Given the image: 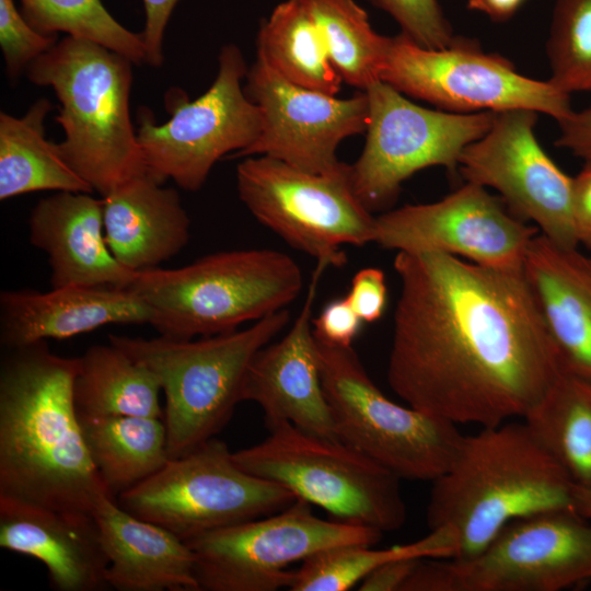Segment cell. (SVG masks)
<instances>
[{
  "instance_id": "1",
  "label": "cell",
  "mask_w": 591,
  "mask_h": 591,
  "mask_svg": "<svg viewBox=\"0 0 591 591\" xmlns=\"http://www.w3.org/2000/svg\"><path fill=\"white\" fill-rule=\"evenodd\" d=\"M387 366L408 406L454 425L523 418L564 372L522 268L396 252Z\"/></svg>"
},
{
  "instance_id": "2",
  "label": "cell",
  "mask_w": 591,
  "mask_h": 591,
  "mask_svg": "<svg viewBox=\"0 0 591 591\" xmlns=\"http://www.w3.org/2000/svg\"><path fill=\"white\" fill-rule=\"evenodd\" d=\"M78 357L47 341L7 349L0 367V496L93 513L105 497L73 401ZM114 498V497H113Z\"/></svg>"
},
{
  "instance_id": "3",
  "label": "cell",
  "mask_w": 591,
  "mask_h": 591,
  "mask_svg": "<svg viewBox=\"0 0 591 591\" xmlns=\"http://www.w3.org/2000/svg\"><path fill=\"white\" fill-rule=\"evenodd\" d=\"M431 483L427 524L455 532L452 558L474 556L513 520L572 509L573 482L524 421L464 436L448 470Z\"/></svg>"
},
{
  "instance_id": "4",
  "label": "cell",
  "mask_w": 591,
  "mask_h": 591,
  "mask_svg": "<svg viewBox=\"0 0 591 591\" xmlns=\"http://www.w3.org/2000/svg\"><path fill=\"white\" fill-rule=\"evenodd\" d=\"M134 62L94 42L67 35L26 68L28 80L50 86L60 102L56 143L67 164L106 196L148 174L129 108Z\"/></svg>"
},
{
  "instance_id": "5",
  "label": "cell",
  "mask_w": 591,
  "mask_h": 591,
  "mask_svg": "<svg viewBox=\"0 0 591 591\" xmlns=\"http://www.w3.org/2000/svg\"><path fill=\"white\" fill-rule=\"evenodd\" d=\"M303 288L288 254L269 248L208 254L178 268L138 271L131 286L160 336L194 339L239 329L286 309Z\"/></svg>"
},
{
  "instance_id": "6",
  "label": "cell",
  "mask_w": 591,
  "mask_h": 591,
  "mask_svg": "<svg viewBox=\"0 0 591 591\" xmlns=\"http://www.w3.org/2000/svg\"><path fill=\"white\" fill-rule=\"evenodd\" d=\"M289 322L283 309L244 329L194 339L108 335L109 343L148 367L160 382L170 459L192 452L221 431L242 402L252 359Z\"/></svg>"
},
{
  "instance_id": "7",
  "label": "cell",
  "mask_w": 591,
  "mask_h": 591,
  "mask_svg": "<svg viewBox=\"0 0 591 591\" xmlns=\"http://www.w3.org/2000/svg\"><path fill=\"white\" fill-rule=\"evenodd\" d=\"M259 443L232 453L248 474L276 483L338 521L382 533L403 526L401 478L352 445L288 421L266 425Z\"/></svg>"
},
{
  "instance_id": "8",
  "label": "cell",
  "mask_w": 591,
  "mask_h": 591,
  "mask_svg": "<svg viewBox=\"0 0 591 591\" xmlns=\"http://www.w3.org/2000/svg\"><path fill=\"white\" fill-rule=\"evenodd\" d=\"M591 582V520L557 509L508 523L468 558H425L404 591H561Z\"/></svg>"
},
{
  "instance_id": "9",
  "label": "cell",
  "mask_w": 591,
  "mask_h": 591,
  "mask_svg": "<svg viewBox=\"0 0 591 591\" xmlns=\"http://www.w3.org/2000/svg\"><path fill=\"white\" fill-rule=\"evenodd\" d=\"M218 62L215 81L199 97L189 100L179 88L165 93V123L158 125L148 108L139 111L138 142L148 174L160 184L171 178L197 192L222 157L239 158L260 134L262 112L242 84L248 69L241 49L223 46Z\"/></svg>"
},
{
  "instance_id": "10",
  "label": "cell",
  "mask_w": 591,
  "mask_h": 591,
  "mask_svg": "<svg viewBox=\"0 0 591 591\" xmlns=\"http://www.w3.org/2000/svg\"><path fill=\"white\" fill-rule=\"evenodd\" d=\"M316 340L337 438L401 479L433 482L442 475L464 437L456 425L394 403L371 380L351 346Z\"/></svg>"
},
{
  "instance_id": "11",
  "label": "cell",
  "mask_w": 591,
  "mask_h": 591,
  "mask_svg": "<svg viewBox=\"0 0 591 591\" xmlns=\"http://www.w3.org/2000/svg\"><path fill=\"white\" fill-rule=\"evenodd\" d=\"M240 200L291 247L328 267H341L344 245L374 243L375 217L357 197L351 164L311 173L267 155L236 166Z\"/></svg>"
},
{
  "instance_id": "12",
  "label": "cell",
  "mask_w": 591,
  "mask_h": 591,
  "mask_svg": "<svg viewBox=\"0 0 591 591\" xmlns=\"http://www.w3.org/2000/svg\"><path fill=\"white\" fill-rule=\"evenodd\" d=\"M296 499L287 488L240 468L228 445L212 438L183 456L170 459L116 501L132 515L186 541L275 513Z\"/></svg>"
},
{
  "instance_id": "13",
  "label": "cell",
  "mask_w": 591,
  "mask_h": 591,
  "mask_svg": "<svg viewBox=\"0 0 591 591\" xmlns=\"http://www.w3.org/2000/svg\"><path fill=\"white\" fill-rule=\"evenodd\" d=\"M311 506L297 498L275 513L186 540L200 590L289 589L291 564L332 547L373 546L381 538L382 532L373 528L317 518Z\"/></svg>"
},
{
  "instance_id": "14",
  "label": "cell",
  "mask_w": 591,
  "mask_h": 591,
  "mask_svg": "<svg viewBox=\"0 0 591 591\" xmlns=\"http://www.w3.org/2000/svg\"><path fill=\"white\" fill-rule=\"evenodd\" d=\"M380 80L451 113L528 108L558 123L573 111L570 94L549 80L525 77L508 59L457 36L444 48L422 47L402 32L390 37Z\"/></svg>"
},
{
  "instance_id": "15",
  "label": "cell",
  "mask_w": 591,
  "mask_h": 591,
  "mask_svg": "<svg viewBox=\"0 0 591 591\" xmlns=\"http://www.w3.org/2000/svg\"><path fill=\"white\" fill-rule=\"evenodd\" d=\"M369 120L351 164L357 197L371 212L393 204L402 184L429 166L459 167L464 149L490 128L496 112L459 114L412 102L383 81L364 90Z\"/></svg>"
},
{
  "instance_id": "16",
  "label": "cell",
  "mask_w": 591,
  "mask_h": 591,
  "mask_svg": "<svg viewBox=\"0 0 591 591\" xmlns=\"http://www.w3.org/2000/svg\"><path fill=\"white\" fill-rule=\"evenodd\" d=\"M537 112H496L488 131L459 160L466 182L496 189L519 216L553 242L578 247L571 216L572 178L541 147Z\"/></svg>"
},
{
  "instance_id": "17",
  "label": "cell",
  "mask_w": 591,
  "mask_h": 591,
  "mask_svg": "<svg viewBox=\"0 0 591 591\" xmlns=\"http://www.w3.org/2000/svg\"><path fill=\"white\" fill-rule=\"evenodd\" d=\"M538 233L514 218L486 187L465 182L429 204L405 205L375 217L374 243L396 252H439L496 268H522Z\"/></svg>"
},
{
  "instance_id": "18",
  "label": "cell",
  "mask_w": 591,
  "mask_h": 591,
  "mask_svg": "<svg viewBox=\"0 0 591 591\" xmlns=\"http://www.w3.org/2000/svg\"><path fill=\"white\" fill-rule=\"evenodd\" d=\"M244 92L262 112V130L240 157L267 155L311 173H328L343 162L339 143L364 134L369 100L309 90L289 82L258 55L247 70ZM239 157V158H240Z\"/></svg>"
},
{
  "instance_id": "19",
  "label": "cell",
  "mask_w": 591,
  "mask_h": 591,
  "mask_svg": "<svg viewBox=\"0 0 591 591\" xmlns=\"http://www.w3.org/2000/svg\"><path fill=\"white\" fill-rule=\"evenodd\" d=\"M327 268L325 263H316L304 303L291 327L252 359L242 387V402L259 405L266 425L288 421L308 432L338 439L322 384L312 327L317 286Z\"/></svg>"
},
{
  "instance_id": "20",
  "label": "cell",
  "mask_w": 591,
  "mask_h": 591,
  "mask_svg": "<svg viewBox=\"0 0 591 591\" xmlns=\"http://www.w3.org/2000/svg\"><path fill=\"white\" fill-rule=\"evenodd\" d=\"M0 546L43 563L57 591L107 587L109 560L93 513L0 496Z\"/></svg>"
},
{
  "instance_id": "21",
  "label": "cell",
  "mask_w": 591,
  "mask_h": 591,
  "mask_svg": "<svg viewBox=\"0 0 591 591\" xmlns=\"http://www.w3.org/2000/svg\"><path fill=\"white\" fill-rule=\"evenodd\" d=\"M151 318L150 306L129 288L67 286L0 293V341L5 349L67 339L109 324H150Z\"/></svg>"
},
{
  "instance_id": "22",
  "label": "cell",
  "mask_w": 591,
  "mask_h": 591,
  "mask_svg": "<svg viewBox=\"0 0 591 591\" xmlns=\"http://www.w3.org/2000/svg\"><path fill=\"white\" fill-rule=\"evenodd\" d=\"M28 239L47 255L51 288H129L136 278L109 251L102 199L90 193L57 192L39 200L30 216Z\"/></svg>"
},
{
  "instance_id": "23",
  "label": "cell",
  "mask_w": 591,
  "mask_h": 591,
  "mask_svg": "<svg viewBox=\"0 0 591 591\" xmlns=\"http://www.w3.org/2000/svg\"><path fill=\"white\" fill-rule=\"evenodd\" d=\"M523 273L564 372L591 380V257L537 233L526 251Z\"/></svg>"
},
{
  "instance_id": "24",
  "label": "cell",
  "mask_w": 591,
  "mask_h": 591,
  "mask_svg": "<svg viewBox=\"0 0 591 591\" xmlns=\"http://www.w3.org/2000/svg\"><path fill=\"white\" fill-rule=\"evenodd\" d=\"M109 564L105 580L118 591H200L195 557L170 530L132 515L113 497L94 509Z\"/></svg>"
},
{
  "instance_id": "25",
  "label": "cell",
  "mask_w": 591,
  "mask_h": 591,
  "mask_svg": "<svg viewBox=\"0 0 591 591\" xmlns=\"http://www.w3.org/2000/svg\"><path fill=\"white\" fill-rule=\"evenodd\" d=\"M104 235L114 257L138 273L177 255L190 237V219L176 189L149 174L102 197Z\"/></svg>"
},
{
  "instance_id": "26",
  "label": "cell",
  "mask_w": 591,
  "mask_h": 591,
  "mask_svg": "<svg viewBox=\"0 0 591 591\" xmlns=\"http://www.w3.org/2000/svg\"><path fill=\"white\" fill-rule=\"evenodd\" d=\"M53 104L38 99L23 115L0 113V199L42 190L93 193L45 138Z\"/></svg>"
},
{
  "instance_id": "27",
  "label": "cell",
  "mask_w": 591,
  "mask_h": 591,
  "mask_svg": "<svg viewBox=\"0 0 591 591\" xmlns=\"http://www.w3.org/2000/svg\"><path fill=\"white\" fill-rule=\"evenodd\" d=\"M79 420L90 457L115 499L170 460L162 418L79 415Z\"/></svg>"
},
{
  "instance_id": "28",
  "label": "cell",
  "mask_w": 591,
  "mask_h": 591,
  "mask_svg": "<svg viewBox=\"0 0 591 591\" xmlns=\"http://www.w3.org/2000/svg\"><path fill=\"white\" fill-rule=\"evenodd\" d=\"M155 374L109 343L78 357L73 401L78 415L163 418Z\"/></svg>"
},
{
  "instance_id": "29",
  "label": "cell",
  "mask_w": 591,
  "mask_h": 591,
  "mask_svg": "<svg viewBox=\"0 0 591 591\" xmlns=\"http://www.w3.org/2000/svg\"><path fill=\"white\" fill-rule=\"evenodd\" d=\"M256 45V55L289 82L331 95L341 90L324 37L298 0L280 2L262 20Z\"/></svg>"
},
{
  "instance_id": "30",
  "label": "cell",
  "mask_w": 591,
  "mask_h": 591,
  "mask_svg": "<svg viewBox=\"0 0 591 591\" xmlns=\"http://www.w3.org/2000/svg\"><path fill=\"white\" fill-rule=\"evenodd\" d=\"M522 419L573 484L591 488V380L563 372Z\"/></svg>"
},
{
  "instance_id": "31",
  "label": "cell",
  "mask_w": 591,
  "mask_h": 591,
  "mask_svg": "<svg viewBox=\"0 0 591 591\" xmlns=\"http://www.w3.org/2000/svg\"><path fill=\"white\" fill-rule=\"evenodd\" d=\"M366 545H344L324 549L294 570L290 591H347L376 567L404 558H451L457 536L451 528L430 530L422 538L385 549Z\"/></svg>"
},
{
  "instance_id": "32",
  "label": "cell",
  "mask_w": 591,
  "mask_h": 591,
  "mask_svg": "<svg viewBox=\"0 0 591 591\" xmlns=\"http://www.w3.org/2000/svg\"><path fill=\"white\" fill-rule=\"evenodd\" d=\"M318 26L343 82L367 90L380 81L390 37L376 33L355 0H298Z\"/></svg>"
},
{
  "instance_id": "33",
  "label": "cell",
  "mask_w": 591,
  "mask_h": 591,
  "mask_svg": "<svg viewBox=\"0 0 591 591\" xmlns=\"http://www.w3.org/2000/svg\"><path fill=\"white\" fill-rule=\"evenodd\" d=\"M22 14L38 32L84 38L114 50L134 62H146L141 34L123 26L101 0H21Z\"/></svg>"
},
{
  "instance_id": "34",
  "label": "cell",
  "mask_w": 591,
  "mask_h": 591,
  "mask_svg": "<svg viewBox=\"0 0 591 591\" xmlns=\"http://www.w3.org/2000/svg\"><path fill=\"white\" fill-rule=\"evenodd\" d=\"M546 54L556 88L591 93V0H555Z\"/></svg>"
},
{
  "instance_id": "35",
  "label": "cell",
  "mask_w": 591,
  "mask_h": 591,
  "mask_svg": "<svg viewBox=\"0 0 591 591\" xmlns=\"http://www.w3.org/2000/svg\"><path fill=\"white\" fill-rule=\"evenodd\" d=\"M391 15L402 33L426 48H444L455 39L438 0H368Z\"/></svg>"
},
{
  "instance_id": "36",
  "label": "cell",
  "mask_w": 591,
  "mask_h": 591,
  "mask_svg": "<svg viewBox=\"0 0 591 591\" xmlns=\"http://www.w3.org/2000/svg\"><path fill=\"white\" fill-rule=\"evenodd\" d=\"M56 44L57 35L35 30L19 12L13 0H0V46L11 79L19 77Z\"/></svg>"
},
{
  "instance_id": "37",
  "label": "cell",
  "mask_w": 591,
  "mask_h": 591,
  "mask_svg": "<svg viewBox=\"0 0 591 591\" xmlns=\"http://www.w3.org/2000/svg\"><path fill=\"white\" fill-rule=\"evenodd\" d=\"M362 323L345 297L326 303L321 313L312 320V327L315 337L321 341L350 347L359 335Z\"/></svg>"
},
{
  "instance_id": "38",
  "label": "cell",
  "mask_w": 591,
  "mask_h": 591,
  "mask_svg": "<svg viewBox=\"0 0 591 591\" xmlns=\"http://www.w3.org/2000/svg\"><path fill=\"white\" fill-rule=\"evenodd\" d=\"M346 298L363 323L378 321L383 315L387 302L383 270L376 267L358 270L351 279Z\"/></svg>"
},
{
  "instance_id": "39",
  "label": "cell",
  "mask_w": 591,
  "mask_h": 591,
  "mask_svg": "<svg viewBox=\"0 0 591 591\" xmlns=\"http://www.w3.org/2000/svg\"><path fill=\"white\" fill-rule=\"evenodd\" d=\"M179 0H142L146 21L140 33L146 50V63L160 67L164 60L163 40L170 16Z\"/></svg>"
},
{
  "instance_id": "40",
  "label": "cell",
  "mask_w": 591,
  "mask_h": 591,
  "mask_svg": "<svg viewBox=\"0 0 591 591\" xmlns=\"http://www.w3.org/2000/svg\"><path fill=\"white\" fill-rule=\"evenodd\" d=\"M559 134L555 144L591 163V106L572 111L558 121Z\"/></svg>"
},
{
  "instance_id": "41",
  "label": "cell",
  "mask_w": 591,
  "mask_h": 591,
  "mask_svg": "<svg viewBox=\"0 0 591 591\" xmlns=\"http://www.w3.org/2000/svg\"><path fill=\"white\" fill-rule=\"evenodd\" d=\"M571 216L578 245L591 250V163L572 178Z\"/></svg>"
},
{
  "instance_id": "42",
  "label": "cell",
  "mask_w": 591,
  "mask_h": 591,
  "mask_svg": "<svg viewBox=\"0 0 591 591\" xmlns=\"http://www.w3.org/2000/svg\"><path fill=\"white\" fill-rule=\"evenodd\" d=\"M422 559L404 558L385 563L369 572L359 583L360 591H403Z\"/></svg>"
},
{
  "instance_id": "43",
  "label": "cell",
  "mask_w": 591,
  "mask_h": 591,
  "mask_svg": "<svg viewBox=\"0 0 591 591\" xmlns=\"http://www.w3.org/2000/svg\"><path fill=\"white\" fill-rule=\"evenodd\" d=\"M524 2L525 0H467L466 7L494 22L502 23L513 18Z\"/></svg>"
},
{
  "instance_id": "44",
  "label": "cell",
  "mask_w": 591,
  "mask_h": 591,
  "mask_svg": "<svg viewBox=\"0 0 591 591\" xmlns=\"http://www.w3.org/2000/svg\"><path fill=\"white\" fill-rule=\"evenodd\" d=\"M572 509L579 514L591 520V488L573 484Z\"/></svg>"
}]
</instances>
